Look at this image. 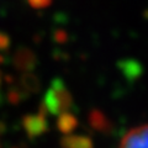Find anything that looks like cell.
I'll list each match as a JSON object with an SVG mask.
<instances>
[{
  "mask_svg": "<svg viewBox=\"0 0 148 148\" xmlns=\"http://www.w3.org/2000/svg\"><path fill=\"white\" fill-rule=\"evenodd\" d=\"M119 148H148V123L130 130Z\"/></svg>",
  "mask_w": 148,
  "mask_h": 148,
  "instance_id": "cell-1",
  "label": "cell"
},
{
  "mask_svg": "<svg viewBox=\"0 0 148 148\" xmlns=\"http://www.w3.org/2000/svg\"><path fill=\"white\" fill-rule=\"evenodd\" d=\"M29 3L34 8H45V6L49 5L51 0H29Z\"/></svg>",
  "mask_w": 148,
  "mask_h": 148,
  "instance_id": "cell-3",
  "label": "cell"
},
{
  "mask_svg": "<svg viewBox=\"0 0 148 148\" xmlns=\"http://www.w3.org/2000/svg\"><path fill=\"white\" fill-rule=\"evenodd\" d=\"M63 145L67 148H91L89 140H86V138H78V137L67 138L63 142Z\"/></svg>",
  "mask_w": 148,
  "mask_h": 148,
  "instance_id": "cell-2",
  "label": "cell"
}]
</instances>
